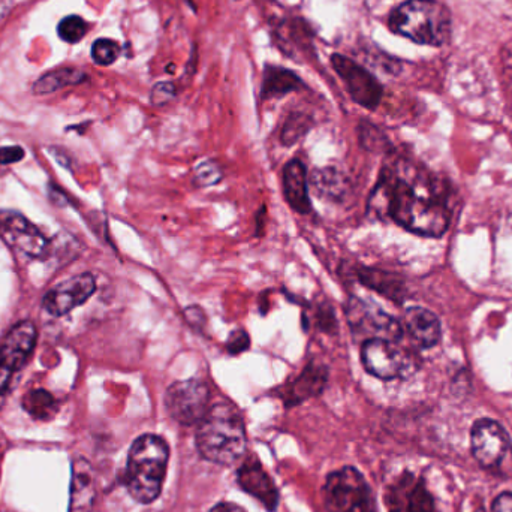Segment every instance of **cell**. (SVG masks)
Instances as JSON below:
<instances>
[{
  "label": "cell",
  "mask_w": 512,
  "mask_h": 512,
  "mask_svg": "<svg viewBox=\"0 0 512 512\" xmlns=\"http://www.w3.org/2000/svg\"><path fill=\"white\" fill-rule=\"evenodd\" d=\"M331 63L358 105L369 110L378 107L382 99V86L369 71L342 54H333Z\"/></svg>",
  "instance_id": "obj_12"
},
{
  "label": "cell",
  "mask_w": 512,
  "mask_h": 512,
  "mask_svg": "<svg viewBox=\"0 0 512 512\" xmlns=\"http://www.w3.org/2000/svg\"><path fill=\"white\" fill-rule=\"evenodd\" d=\"M477 512H486V511H484V510H478Z\"/></svg>",
  "instance_id": "obj_35"
},
{
  "label": "cell",
  "mask_w": 512,
  "mask_h": 512,
  "mask_svg": "<svg viewBox=\"0 0 512 512\" xmlns=\"http://www.w3.org/2000/svg\"><path fill=\"white\" fill-rule=\"evenodd\" d=\"M95 474L87 460H75L72 466L71 504L69 512H92L95 505Z\"/></svg>",
  "instance_id": "obj_18"
},
{
  "label": "cell",
  "mask_w": 512,
  "mask_h": 512,
  "mask_svg": "<svg viewBox=\"0 0 512 512\" xmlns=\"http://www.w3.org/2000/svg\"><path fill=\"white\" fill-rule=\"evenodd\" d=\"M328 372L321 364L310 363L298 378L282 390V399L288 408L319 396L327 385Z\"/></svg>",
  "instance_id": "obj_16"
},
{
  "label": "cell",
  "mask_w": 512,
  "mask_h": 512,
  "mask_svg": "<svg viewBox=\"0 0 512 512\" xmlns=\"http://www.w3.org/2000/svg\"><path fill=\"white\" fill-rule=\"evenodd\" d=\"M361 283L375 289L379 294L391 298V300H399L400 295L403 294L402 283L391 274L384 273V271L370 270V268H363L358 273Z\"/></svg>",
  "instance_id": "obj_21"
},
{
  "label": "cell",
  "mask_w": 512,
  "mask_h": 512,
  "mask_svg": "<svg viewBox=\"0 0 512 512\" xmlns=\"http://www.w3.org/2000/svg\"><path fill=\"white\" fill-rule=\"evenodd\" d=\"M237 481L248 495L258 499L268 511H276L277 505H279V492H277L276 484L256 457H249L240 466L239 472H237Z\"/></svg>",
  "instance_id": "obj_15"
},
{
  "label": "cell",
  "mask_w": 512,
  "mask_h": 512,
  "mask_svg": "<svg viewBox=\"0 0 512 512\" xmlns=\"http://www.w3.org/2000/svg\"><path fill=\"white\" fill-rule=\"evenodd\" d=\"M195 442L201 457L207 462L234 465L245 456L248 445L242 415L228 403L212 406L198 424Z\"/></svg>",
  "instance_id": "obj_2"
},
{
  "label": "cell",
  "mask_w": 512,
  "mask_h": 512,
  "mask_svg": "<svg viewBox=\"0 0 512 512\" xmlns=\"http://www.w3.org/2000/svg\"><path fill=\"white\" fill-rule=\"evenodd\" d=\"M209 512H246L239 505L231 504V502H221V504L213 507Z\"/></svg>",
  "instance_id": "obj_33"
},
{
  "label": "cell",
  "mask_w": 512,
  "mask_h": 512,
  "mask_svg": "<svg viewBox=\"0 0 512 512\" xmlns=\"http://www.w3.org/2000/svg\"><path fill=\"white\" fill-rule=\"evenodd\" d=\"M369 209L420 236H442L450 224L447 207L432 186L393 173L382 174L370 197Z\"/></svg>",
  "instance_id": "obj_1"
},
{
  "label": "cell",
  "mask_w": 512,
  "mask_h": 512,
  "mask_svg": "<svg viewBox=\"0 0 512 512\" xmlns=\"http://www.w3.org/2000/svg\"><path fill=\"white\" fill-rule=\"evenodd\" d=\"M209 402V387L200 379L174 382L165 393L168 414L182 426H198L209 412Z\"/></svg>",
  "instance_id": "obj_6"
},
{
  "label": "cell",
  "mask_w": 512,
  "mask_h": 512,
  "mask_svg": "<svg viewBox=\"0 0 512 512\" xmlns=\"http://www.w3.org/2000/svg\"><path fill=\"white\" fill-rule=\"evenodd\" d=\"M390 26L417 44L441 47L450 39L451 14L438 0H406L391 12Z\"/></svg>",
  "instance_id": "obj_4"
},
{
  "label": "cell",
  "mask_w": 512,
  "mask_h": 512,
  "mask_svg": "<svg viewBox=\"0 0 512 512\" xmlns=\"http://www.w3.org/2000/svg\"><path fill=\"white\" fill-rule=\"evenodd\" d=\"M324 498L328 512H378L372 489L352 466L328 475Z\"/></svg>",
  "instance_id": "obj_5"
},
{
  "label": "cell",
  "mask_w": 512,
  "mask_h": 512,
  "mask_svg": "<svg viewBox=\"0 0 512 512\" xmlns=\"http://www.w3.org/2000/svg\"><path fill=\"white\" fill-rule=\"evenodd\" d=\"M493 512H512V493H502L493 502Z\"/></svg>",
  "instance_id": "obj_32"
},
{
  "label": "cell",
  "mask_w": 512,
  "mask_h": 512,
  "mask_svg": "<svg viewBox=\"0 0 512 512\" xmlns=\"http://www.w3.org/2000/svg\"><path fill=\"white\" fill-rule=\"evenodd\" d=\"M249 348H251V337H249L248 331L243 330V328L234 330L228 337L227 349L231 355L243 354Z\"/></svg>",
  "instance_id": "obj_29"
},
{
  "label": "cell",
  "mask_w": 512,
  "mask_h": 512,
  "mask_svg": "<svg viewBox=\"0 0 512 512\" xmlns=\"http://www.w3.org/2000/svg\"><path fill=\"white\" fill-rule=\"evenodd\" d=\"M221 179L222 170L216 162H203L195 170V182L198 183V186H213L221 182Z\"/></svg>",
  "instance_id": "obj_28"
},
{
  "label": "cell",
  "mask_w": 512,
  "mask_h": 512,
  "mask_svg": "<svg viewBox=\"0 0 512 512\" xmlns=\"http://www.w3.org/2000/svg\"><path fill=\"white\" fill-rule=\"evenodd\" d=\"M405 327L409 336L421 348H433L441 339V324L435 313L423 307H411L405 313Z\"/></svg>",
  "instance_id": "obj_19"
},
{
  "label": "cell",
  "mask_w": 512,
  "mask_h": 512,
  "mask_svg": "<svg viewBox=\"0 0 512 512\" xmlns=\"http://www.w3.org/2000/svg\"><path fill=\"white\" fill-rule=\"evenodd\" d=\"M303 87V81L285 68L279 66H267L264 72V83H262V96L264 98H277L289 92Z\"/></svg>",
  "instance_id": "obj_20"
},
{
  "label": "cell",
  "mask_w": 512,
  "mask_h": 512,
  "mask_svg": "<svg viewBox=\"0 0 512 512\" xmlns=\"http://www.w3.org/2000/svg\"><path fill=\"white\" fill-rule=\"evenodd\" d=\"M36 345V328L32 322L15 325L0 348V408L8 396L12 379L23 369Z\"/></svg>",
  "instance_id": "obj_8"
},
{
  "label": "cell",
  "mask_w": 512,
  "mask_h": 512,
  "mask_svg": "<svg viewBox=\"0 0 512 512\" xmlns=\"http://www.w3.org/2000/svg\"><path fill=\"white\" fill-rule=\"evenodd\" d=\"M96 289L95 277L84 273L71 277L66 282L54 286L44 298L47 312L54 316H63L74 310L75 307L86 303Z\"/></svg>",
  "instance_id": "obj_14"
},
{
  "label": "cell",
  "mask_w": 512,
  "mask_h": 512,
  "mask_svg": "<svg viewBox=\"0 0 512 512\" xmlns=\"http://www.w3.org/2000/svg\"><path fill=\"white\" fill-rule=\"evenodd\" d=\"M174 96H176V87H174V84L168 83V81L158 83L153 87L152 102L155 105L167 104Z\"/></svg>",
  "instance_id": "obj_30"
},
{
  "label": "cell",
  "mask_w": 512,
  "mask_h": 512,
  "mask_svg": "<svg viewBox=\"0 0 512 512\" xmlns=\"http://www.w3.org/2000/svg\"><path fill=\"white\" fill-rule=\"evenodd\" d=\"M53 397L45 391H33L26 399V408L35 417H47L48 411L53 408Z\"/></svg>",
  "instance_id": "obj_27"
},
{
  "label": "cell",
  "mask_w": 512,
  "mask_h": 512,
  "mask_svg": "<svg viewBox=\"0 0 512 512\" xmlns=\"http://www.w3.org/2000/svg\"><path fill=\"white\" fill-rule=\"evenodd\" d=\"M24 158V150L21 147H2L0 149V164H15Z\"/></svg>",
  "instance_id": "obj_31"
},
{
  "label": "cell",
  "mask_w": 512,
  "mask_h": 512,
  "mask_svg": "<svg viewBox=\"0 0 512 512\" xmlns=\"http://www.w3.org/2000/svg\"><path fill=\"white\" fill-rule=\"evenodd\" d=\"M364 369L376 378L391 381L405 378L417 369V361L406 354L396 342L384 339H367L361 348Z\"/></svg>",
  "instance_id": "obj_7"
},
{
  "label": "cell",
  "mask_w": 512,
  "mask_h": 512,
  "mask_svg": "<svg viewBox=\"0 0 512 512\" xmlns=\"http://www.w3.org/2000/svg\"><path fill=\"white\" fill-rule=\"evenodd\" d=\"M283 197L292 210L297 213L310 212L309 185H307L306 168L297 159H292L283 167Z\"/></svg>",
  "instance_id": "obj_17"
},
{
  "label": "cell",
  "mask_w": 512,
  "mask_h": 512,
  "mask_svg": "<svg viewBox=\"0 0 512 512\" xmlns=\"http://www.w3.org/2000/svg\"><path fill=\"white\" fill-rule=\"evenodd\" d=\"M385 507L388 512H438L426 481L409 471L387 487Z\"/></svg>",
  "instance_id": "obj_9"
},
{
  "label": "cell",
  "mask_w": 512,
  "mask_h": 512,
  "mask_svg": "<svg viewBox=\"0 0 512 512\" xmlns=\"http://www.w3.org/2000/svg\"><path fill=\"white\" fill-rule=\"evenodd\" d=\"M472 453L483 468L498 469L512 454L510 436L493 420L477 421L472 427Z\"/></svg>",
  "instance_id": "obj_10"
},
{
  "label": "cell",
  "mask_w": 512,
  "mask_h": 512,
  "mask_svg": "<svg viewBox=\"0 0 512 512\" xmlns=\"http://www.w3.org/2000/svg\"><path fill=\"white\" fill-rule=\"evenodd\" d=\"M120 54V45L111 39H98L92 47V57L98 65L108 66L116 62Z\"/></svg>",
  "instance_id": "obj_26"
},
{
  "label": "cell",
  "mask_w": 512,
  "mask_h": 512,
  "mask_svg": "<svg viewBox=\"0 0 512 512\" xmlns=\"http://www.w3.org/2000/svg\"><path fill=\"white\" fill-rule=\"evenodd\" d=\"M312 125V119L306 114H291L280 132V141L283 146H292V144L298 143L310 131Z\"/></svg>",
  "instance_id": "obj_24"
},
{
  "label": "cell",
  "mask_w": 512,
  "mask_h": 512,
  "mask_svg": "<svg viewBox=\"0 0 512 512\" xmlns=\"http://www.w3.org/2000/svg\"><path fill=\"white\" fill-rule=\"evenodd\" d=\"M0 236L9 246L30 258L47 254V239L20 213L0 212Z\"/></svg>",
  "instance_id": "obj_13"
},
{
  "label": "cell",
  "mask_w": 512,
  "mask_h": 512,
  "mask_svg": "<svg viewBox=\"0 0 512 512\" xmlns=\"http://www.w3.org/2000/svg\"><path fill=\"white\" fill-rule=\"evenodd\" d=\"M170 448L158 435H143L132 444L125 484L134 501L147 505L161 496Z\"/></svg>",
  "instance_id": "obj_3"
},
{
  "label": "cell",
  "mask_w": 512,
  "mask_h": 512,
  "mask_svg": "<svg viewBox=\"0 0 512 512\" xmlns=\"http://www.w3.org/2000/svg\"><path fill=\"white\" fill-rule=\"evenodd\" d=\"M6 9H8V2H6V0H0V18L5 15Z\"/></svg>",
  "instance_id": "obj_34"
},
{
  "label": "cell",
  "mask_w": 512,
  "mask_h": 512,
  "mask_svg": "<svg viewBox=\"0 0 512 512\" xmlns=\"http://www.w3.org/2000/svg\"><path fill=\"white\" fill-rule=\"evenodd\" d=\"M87 30H89V24L78 15H69V17L63 18L57 27L60 38L69 44H77L78 41H81L86 36Z\"/></svg>",
  "instance_id": "obj_25"
},
{
  "label": "cell",
  "mask_w": 512,
  "mask_h": 512,
  "mask_svg": "<svg viewBox=\"0 0 512 512\" xmlns=\"http://www.w3.org/2000/svg\"><path fill=\"white\" fill-rule=\"evenodd\" d=\"M312 183L315 189H318L319 194L327 198H336V200H339L348 189L345 177L339 171L331 170V168L315 171Z\"/></svg>",
  "instance_id": "obj_23"
},
{
  "label": "cell",
  "mask_w": 512,
  "mask_h": 512,
  "mask_svg": "<svg viewBox=\"0 0 512 512\" xmlns=\"http://www.w3.org/2000/svg\"><path fill=\"white\" fill-rule=\"evenodd\" d=\"M346 315L351 327L370 336L369 339H384L397 343L403 337V327L397 319L378 306L367 304L366 301L358 298L351 300Z\"/></svg>",
  "instance_id": "obj_11"
},
{
  "label": "cell",
  "mask_w": 512,
  "mask_h": 512,
  "mask_svg": "<svg viewBox=\"0 0 512 512\" xmlns=\"http://www.w3.org/2000/svg\"><path fill=\"white\" fill-rule=\"evenodd\" d=\"M86 78L83 72L78 69H60V71L50 72L36 81L33 86V92L36 95H45V93H53L69 84H78Z\"/></svg>",
  "instance_id": "obj_22"
}]
</instances>
